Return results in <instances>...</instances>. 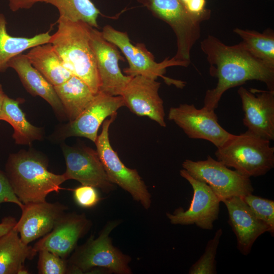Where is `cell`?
Listing matches in <instances>:
<instances>
[{
  "label": "cell",
  "mask_w": 274,
  "mask_h": 274,
  "mask_svg": "<svg viewBox=\"0 0 274 274\" xmlns=\"http://www.w3.org/2000/svg\"><path fill=\"white\" fill-rule=\"evenodd\" d=\"M47 162L40 154L21 151L10 155L5 174L13 193L24 204L46 201L52 192H59L66 181L64 175L48 170Z\"/></svg>",
  "instance_id": "cell-3"
},
{
  "label": "cell",
  "mask_w": 274,
  "mask_h": 274,
  "mask_svg": "<svg viewBox=\"0 0 274 274\" xmlns=\"http://www.w3.org/2000/svg\"><path fill=\"white\" fill-rule=\"evenodd\" d=\"M5 16L0 13V74L9 67L8 63L15 56L36 46L49 43V31L31 37H14L8 33Z\"/></svg>",
  "instance_id": "cell-24"
},
{
  "label": "cell",
  "mask_w": 274,
  "mask_h": 274,
  "mask_svg": "<svg viewBox=\"0 0 274 274\" xmlns=\"http://www.w3.org/2000/svg\"><path fill=\"white\" fill-rule=\"evenodd\" d=\"M63 154L66 180H75L81 185H89L108 193L115 185L109 180L96 150L86 146L64 145Z\"/></svg>",
  "instance_id": "cell-12"
},
{
  "label": "cell",
  "mask_w": 274,
  "mask_h": 274,
  "mask_svg": "<svg viewBox=\"0 0 274 274\" xmlns=\"http://www.w3.org/2000/svg\"><path fill=\"white\" fill-rule=\"evenodd\" d=\"M17 221L14 217H5L0 223V237L6 234L15 226Z\"/></svg>",
  "instance_id": "cell-35"
},
{
  "label": "cell",
  "mask_w": 274,
  "mask_h": 274,
  "mask_svg": "<svg viewBox=\"0 0 274 274\" xmlns=\"http://www.w3.org/2000/svg\"><path fill=\"white\" fill-rule=\"evenodd\" d=\"M91 226L84 214L65 213L52 230L32 247L35 252L46 250L66 258L74 251L78 240Z\"/></svg>",
  "instance_id": "cell-16"
},
{
  "label": "cell",
  "mask_w": 274,
  "mask_h": 274,
  "mask_svg": "<svg viewBox=\"0 0 274 274\" xmlns=\"http://www.w3.org/2000/svg\"><path fill=\"white\" fill-rule=\"evenodd\" d=\"M180 174L192 186L193 197L186 210L179 208L172 214L166 213L170 223L182 225L195 224L203 229H212L214 222L218 217L220 200L207 184L193 178L186 170H180Z\"/></svg>",
  "instance_id": "cell-10"
},
{
  "label": "cell",
  "mask_w": 274,
  "mask_h": 274,
  "mask_svg": "<svg viewBox=\"0 0 274 274\" xmlns=\"http://www.w3.org/2000/svg\"><path fill=\"white\" fill-rule=\"evenodd\" d=\"M54 87L70 121L78 117L91 104L96 94L83 80L74 75Z\"/></svg>",
  "instance_id": "cell-23"
},
{
  "label": "cell",
  "mask_w": 274,
  "mask_h": 274,
  "mask_svg": "<svg viewBox=\"0 0 274 274\" xmlns=\"http://www.w3.org/2000/svg\"><path fill=\"white\" fill-rule=\"evenodd\" d=\"M182 2L185 4L186 3H187L189 0H182Z\"/></svg>",
  "instance_id": "cell-37"
},
{
  "label": "cell",
  "mask_w": 274,
  "mask_h": 274,
  "mask_svg": "<svg viewBox=\"0 0 274 274\" xmlns=\"http://www.w3.org/2000/svg\"><path fill=\"white\" fill-rule=\"evenodd\" d=\"M160 83L141 75L131 78L120 96L133 113L146 116L166 126L163 102L159 95Z\"/></svg>",
  "instance_id": "cell-15"
},
{
  "label": "cell",
  "mask_w": 274,
  "mask_h": 274,
  "mask_svg": "<svg viewBox=\"0 0 274 274\" xmlns=\"http://www.w3.org/2000/svg\"><path fill=\"white\" fill-rule=\"evenodd\" d=\"M233 31L242 41L239 44L252 56L274 68V34L271 30L263 33L236 28Z\"/></svg>",
  "instance_id": "cell-26"
},
{
  "label": "cell",
  "mask_w": 274,
  "mask_h": 274,
  "mask_svg": "<svg viewBox=\"0 0 274 274\" xmlns=\"http://www.w3.org/2000/svg\"><path fill=\"white\" fill-rule=\"evenodd\" d=\"M119 220L109 221L94 238L91 236L79 247H76L67 261L69 273H83L94 267L108 269L116 274H131L129 266L131 258L114 246L110 236L119 224Z\"/></svg>",
  "instance_id": "cell-6"
},
{
  "label": "cell",
  "mask_w": 274,
  "mask_h": 274,
  "mask_svg": "<svg viewBox=\"0 0 274 274\" xmlns=\"http://www.w3.org/2000/svg\"><path fill=\"white\" fill-rule=\"evenodd\" d=\"M168 119L175 122L188 138L208 141L217 148L233 134L219 124L215 110L204 107L197 109L193 104H180L169 109Z\"/></svg>",
  "instance_id": "cell-11"
},
{
  "label": "cell",
  "mask_w": 274,
  "mask_h": 274,
  "mask_svg": "<svg viewBox=\"0 0 274 274\" xmlns=\"http://www.w3.org/2000/svg\"><path fill=\"white\" fill-rule=\"evenodd\" d=\"M67 209L59 202L46 200L24 204L21 217L14 228L22 241L28 245L50 232Z\"/></svg>",
  "instance_id": "cell-18"
},
{
  "label": "cell",
  "mask_w": 274,
  "mask_h": 274,
  "mask_svg": "<svg viewBox=\"0 0 274 274\" xmlns=\"http://www.w3.org/2000/svg\"><path fill=\"white\" fill-rule=\"evenodd\" d=\"M217 149L215 155L218 161L249 178L264 175L274 166V147L270 141L247 130L232 134Z\"/></svg>",
  "instance_id": "cell-4"
},
{
  "label": "cell",
  "mask_w": 274,
  "mask_h": 274,
  "mask_svg": "<svg viewBox=\"0 0 274 274\" xmlns=\"http://www.w3.org/2000/svg\"><path fill=\"white\" fill-rule=\"evenodd\" d=\"M45 3L56 7L59 16L98 27L97 19L100 12L91 0H45Z\"/></svg>",
  "instance_id": "cell-27"
},
{
  "label": "cell",
  "mask_w": 274,
  "mask_h": 274,
  "mask_svg": "<svg viewBox=\"0 0 274 274\" xmlns=\"http://www.w3.org/2000/svg\"><path fill=\"white\" fill-rule=\"evenodd\" d=\"M90 44L100 80L99 91L112 96L120 95L132 78L124 75L119 66L124 60L117 47L106 40L101 32L92 27Z\"/></svg>",
  "instance_id": "cell-13"
},
{
  "label": "cell",
  "mask_w": 274,
  "mask_h": 274,
  "mask_svg": "<svg viewBox=\"0 0 274 274\" xmlns=\"http://www.w3.org/2000/svg\"><path fill=\"white\" fill-rule=\"evenodd\" d=\"M206 4V0H189L185 5L188 11L191 13L200 15L207 10L205 8Z\"/></svg>",
  "instance_id": "cell-34"
},
{
  "label": "cell",
  "mask_w": 274,
  "mask_h": 274,
  "mask_svg": "<svg viewBox=\"0 0 274 274\" xmlns=\"http://www.w3.org/2000/svg\"><path fill=\"white\" fill-rule=\"evenodd\" d=\"M6 95V94L4 93L3 91L2 85L0 84V117L3 109L4 99Z\"/></svg>",
  "instance_id": "cell-36"
},
{
  "label": "cell",
  "mask_w": 274,
  "mask_h": 274,
  "mask_svg": "<svg viewBox=\"0 0 274 274\" xmlns=\"http://www.w3.org/2000/svg\"><path fill=\"white\" fill-rule=\"evenodd\" d=\"M25 55L33 66L53 86L64 83L73 76L50 43L35 46Z\"/></svg>",
  "instance_id": "cell-22"
},
{
  "label": "cell",
  "mask_w": 274,
  "mask_h": 274,
  "mask_svg": "<svg viewBox=\"0 0 274 274\" xmlns=\"http://www.w3.org/2000/svg\"><path fill=\"white\" fill-rule=\"evenodd\" d=\"M125 106L121 96H112L99 91L91 104L75 120L65 126L63 136L84 137L95 143L99 127L109 116Z\"/></svg>",
  "instance_id": "cell-17"
},
{
  "label": "cell",
  "mask_w": 274,
  "mask_h": 274,
  "mask_svg": "<svg viewBox=\"0 0 274 274\" xmlns=\"http://www.w3.org/2000/svg\"><path fill=\"white\" fill-rule=\"evenodd\" d=\"M244 112L243 122L247 131L266 140H274V91L237 90Z\"/></svg>",
  "instance_id": "cell-14"
},
{
  "label": "cell",
  "mask_w": 274,
  "mask_h": 274,
  "mask_svg": "<svg viewBox=\"0 0 274 274\" xmlns=\"http://www.w3.org/2000/svg\"><path fill=\"white\" fill-rule=\"evenodd\" d=\"M101 32L104 39L119 48L126 57L129 65L128 67L123 70L126 75L131 77L141 75L154 80L160 77L168 85L173 84L181 88L185 85L183 81L164 76L167 67L182 66L173 58H166L162 62L157 63L143 44L132 45L126 32L117 30L110 25L104 26Z\"/></svg>",
  "instance_id": "cell-8"
},
{
  "label": "cell",
  "mask_w": 274,
  "mask_h": 274,
  "mask_svg": "<svg viewBox=\"0 0 274 274\" xmlns=\"http://www.w3.org/2000/svg\"><path fill=\"white\" fill-rule=\"evenodd\" d=\"M8 66L15 71L28 92L45 99L60 116H66L54 86L33 66L25 54L22 53L13 57Z\"/></svg>",
  "instance_id": "cell-20"
},
{
  "label": "cell",
  "mask_w": 274,
  "mask_h": 274,
  "mask_svg": "<svg viewBox=\"0 0 274 274\" xmlns=\"http://www.w3.org/2000/svg\"><path fill=\"white\" fill-rule=\"evenodd\" d=\"M73 196L76 203L83 208H92L101 199L96 188L85 185H81L74 189Z\"/></svg>",
  "instance_id": "cell-31"
},
{
  "label": "cell",
  "mask_w": 274,
  "mask_h": 274,
  "mask_svg": "<svg viewBox=\"0 0 274 274\" xmlns=\"http://www.w3.org/2000/svg\"><path fill=\"white\" fill-rule=\"evenodd\" d=\"M255 216L270 228L271 235L274 233V201L252 193L242 197Z\"/></svg>",
  "instance_id": "cell-29"
},
{
  "label": "cell",
  "mask_w": 274,
  "mask_h": 274,
  "mask_svg": "<svg viewBox=\"0 0 274 274\" xmlns=\"http://www.w3.org/2000/svg\"><path fill=\"white\" fill-rule=\"evenodd\" d=\"M9 6L12 12L20 9H28L38 3H45V0H8Z\"/></svg>",
  "instance_id": "cell-33"
},
{
  "label": "cell",
  "mask_w": 274,
  "mask_h": 274,
  "mask_svg": "<svg viewBox=\"0 0 274 274\" xmlns=\"http://www.w3.org/2000/svg\"><path fill=\"white\" fill-rule=\"evenodd\" d=\"M223 231L218 229L214 237L209 240L204 252L199 259L190 268L189 274H215L216 271V256Z\"/></svg>",
  "instance_id": "cell-28"
},
{
  "label": "cell",
  "mask_w": 274,
  "mask_h": 274,
  "mask_svg": "<svg viewBox=\"0 0 274 274\" xmlns=\"http://www.w3.org/2000/svg\"><path fill=\"white\" fill-rule=\"evenodd\" d=\"M56 31L49 43L64 65L74 76L83 80L94 93L99 92L100 80L90 44L92 26L59 16Z\"/></svg>",
  "instance_id": "cell-2"
},
{
  "label": "cell",
  "mask_w": 274,
  "mask_h": 274,
  "mask_svg": "<svg viewBox=\"0 0 274 274\" xmlns=\"http://www.w3.org/2000/svg\"><path fill=\"white\" fill-rule=\"evenodd\" d=\"M227 210L229 223L237 239V247L244 255L251 252L254 242L269 227L258 219L241 197H233L222 201Z\"/></svg>",
  "instance_id": "cell-19"
},
{
  "label": "cell",
  "mask_w": 274,
  "mask_h": 274,
  "mask_svg": "<svg viewBox=\"0 0 274 274\" xmlns=\"http://www.w3.org/2000/svg\"><path fill=\"white\" fill-rule=\"evenodd\" d=\"M117 113L106 119L102 123L101 133L95 142L96 151L109 180L130 194L146 210L151 204V195L147 186L135 169L126 167L111 146L109 129Z\"/></svg>",
  "instance_id": "cell-7"
},
{
  "label": "cell",
  "mask_w": 274,
  "mask_h": 274,
  "mask_svg": "<svg viewBox=\"0 0 274 274\" xmlns=\"http://www.w3.org/2000/svg\"><path fill=\"white\" fill-rule=\"evenodd\" d=\"M200 48L210 64L211 76L218 79L216 86L206 91L204 107L215 110L226 91L248 81H261L268 90L274 91V68L252 56L239 44L226 45L209 35L201 42Z\"/></svg>",
  "instance_id": "cell-1"
},
{
  "label": "cell",
  "mask_w": 274,
  "mask_h": 274,
  "mask_svg": "<svg viewBox=\"0 0 274 274\" xmlns=\"http://www.w3.org/2000/svg\"><path fill=\"white\" fill-rule=\"evenodd\" d=\"M182 167L193 178L207 184L221 202L233 197H243L254 191L249 178L210 156L204 160L186 159Z\"/></svg>",
  "instance_id": "cell-9"
},
{
  "label": "cell",
  "mask_w": 274,
  "mask_h": 274,
  "mask_svg": "<svg viewBox=\"0 0 274 274\" xmlns=\"http://www.w3.org/2000/svg\"><path fill=\"white\" fill-rule=\"evenodd\" d=\"M38 262L40 274L69 273L67 261L65 259L46 250H40Z\"/></svg>",
  "instance_id": "cell-30"
},
{
  "label": "cell",
  "mask_w": 274,
  "mask_h": 274,
  "mask_svg": "<svg viewBox=\"0 0 274 274\" xmlns=\"http://www.w3.org/2000/svg\"><path fill=\"white\" fill-rule=\"evenodd\" d=\"M24 100L14 99L6 95L0 120L9 123L13 128L12 137L19 145H30L33 141L42 137V129L30 123L26 119L20 104Z\"/></svg>",
  "instance_id": "cell-25"
},
{
  "label": "cell",
  "mask_w": 274,
  "mask_h": 274,
  "mask_svg": "<svg viewBox=\"0 0 274 274\" xmlns=\"http://www.w3.org/2000/svg\"><path fill=\"white\" fill-rule=\"evenodd\" d=\"M37 253L22 241L13 228L0 237V274L28 273L25 261L31 260Z\"/></svg>",
  "instance_id": "cell-21"
},
{
  "label": "cell",
  "mask_w": 274,
  "mask_h": 274,
  "mask_svg": "<svg viewBox=\"0 0 274 274\" xmlns=\"http://www.w3.org/2000/svg\"><path fill=\"white\" fill-rule=\"evenodd\" d=\"M6 202L14 203L21 209L24 205L13 193L5 173L0 170V206Z\"/></svg>",
  "instance_id": "cell-32"
},
{
  "label": "cell",
  "mask_w": 274,
  "mask_h": 274,
  "mask_svg": "<svg viewBox=\"0 0 274 274\" xmlns=\"http://www.w3.org/2000/svg\"><path fill=\"white\" fill-rule=\"evenodd\" d=\"M146 7L155 17L167 23L174 31L177 44L173 57L182 66L190 63V52L200 38V24L208 20L211 11L207 9L200 15L191 13L182 0H136Z\"/></svg>",
  "instance_id": "cell-5"
}]
</instances>
